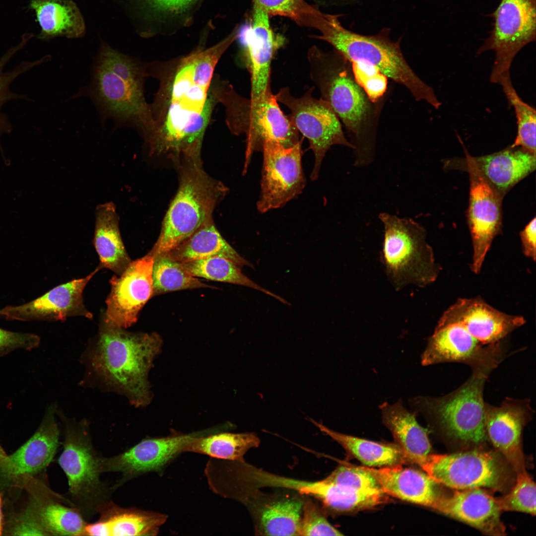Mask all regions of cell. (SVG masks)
<instances>
[{
  "instance_id": "8d00e7d4",
  "label": "cell",
  "mask_w": 536,
  "mask_h": 536,
  "mask_svg": "<svg viewBox=\"0 0 536 536\" xmlns=\"http://www.w3.org/2000/svg\"><path fill=\"white\" fill-rule=\"evenodd\" d=\"M152 269L153 296L167 292L213 286L201 282L183 267L182 263L166 254L154 256Z\"/></svg>"
},
{
  "instance_id": "603a6c76",
  "label": "cell",
  "mask_w": 536,
  "mask_h": 536,
  "mask_svg": "<svg viewBox=\"0 0 536 536\" xmlns=\"http://www.w3.org/2000/svg\"><path fill=\"white\" fill-rule=\"evenodd\" d=\"M252 2L251 23L242 33V38L251 75L250 97L258 98L271 88V61L284 39L273 31L269 15L256 2Z\"/></svg>"
},
{
  "instance_id": "60d3db41",
  "label": "cell",
  "mask_w": 536,
  "mask_h": 536,
  "mask_svg": "<svg viewBox=\"0 0 536 536\" xmlns=\"http://www.w3.org/2000/svg\"><path fill=\"white\" fill-rule=\"evenodd\" d=\"M515 484L504 496L496 498L501 511L536 515V484L526 471L517 474Z\"/></svg>"
},
{
  "instance_id": "e575fe53",
  "label": "cell",
  "mask_w": 536,
  "mask_h": 536,
  "mask_svg": "<svg viewBox=\"0 0 536 536\" xmlns=\"http://www.w3.org/2000/svg\"><path fill=\"white\" fill-rule=\"evenodd\" d=\"M183 268L195 277L237 284L264 293L284 304H290L281 297L257 284L242 273L239 266L222 257H211L182 263Z\"/></svg>"
},
{
  "instance_id": "8fae6325",
  "label": "cell",
  "mask_w": 536,
  "mask_h": 536,
  "mask_svg": "<svg viewBox=\"0 0 536 536\" xmlns=\"http://www.w3.org/2000/svg\"><path fill=\"white\" fill-rule=\"evenodd\" d=\"M313 87L299 97L293 96L288 87L281 88L275 95L277 101L290 111V120L308 140L315 162L311 179H318L324 158L333 145H343L352 148V143L345 137L341 122L330 105L322 98L313 96Z\"/></svg>"
},
{
  "instance_id": "44dd1931",
  "label": "cell",
  "mask_w": 536,
  "mask_h": 536,
  "mask_svg": "<svg viewBox=\"0 0 536 536\" xmlns=\"http://www.w3.org/2000/svg\"><path fill=\"white\" fill-rule=\"evenodd\" d=\"M98 267L85 277L73 279L55 287L42 296L19 306H8L0 309V317L8 320L65 321L72 316L93 318L83 303V290L92 277L99 270Z\"/></svg>"
},
{
  "instance_id": "5b68a950",
  "label": "cell",
  "mask_w": 536,
  "mask_h": 536,
  "mask_svg": "<svg viewBox=\"0 0 536 536\" xmlns=\"http://www.w3.org/2000/svg\"><path fill=\"white\" fill-rule=\"evenodd\" d=\"M490 372L473 369L469 379L454 392L438 398L418 396L409 400V405L448 438L463 445H482L488 440L483 392Z\"/></svg>"
},
{
  "instance_id": "7bdbcfd3",
  "label": "cell",
  "mask_w": 536,
  "mask_h": 536,
  "mask_svg": "<svg viewBox=\"0 0 536 536\" xmlns=\"http://www.w3.org/2000/svg\"><path fill=\"white\" fill-rule=\"evenodd\" d=\"M325 479L360 491L382 490L374 477L362 466L340 465Z\"/></svg>"
},
{
  "instance_id": "ba28073f",
  "label": "cell",
  "mask_w": 536,
  "mask_h": 536,
  "mask_svg": "<svg viewBox=\"0 0 536 536\" xmlns=\"http://www.w3.org/2000/svg\"><path fill=\"white\" fill-rule=\"evenodd\" d=\"M60 417L64 440L58 462L68 481L66 497L87 520L111 500L114 490L100 478L101 456L94 447L87 421L72 420L63 414Z\"/></svg>"
},
{
  "instance_id": "7a4b0ae2",
  "label": "cell",
  "mask_w": 536,
  "mask_h": 536,
  "mask_svg": "<svg viewBox=\"0 0 536 536\" xmlns=\"http://www.w3.org/2000/svg\"><path fill=\"white\" fill-rule=\"evenodd\" d=\"M162 344L157 333L130 332L102 320L87 353V363L103 384L125 395L135 407H144L153 398L148 374Z\"/></svg>"
},
{
  "instance_id": "484cf974",
  "label": "cell",
  "mask_w": 536,
  "mask_h": 536,
  "mask_svg": "<svg viewBox=\"0 0 536 536\" xmlns=\"http://www.w3.org/2000/svg\"><path fill=\"white\" fill-rule=\"evenodd\" d=\"M435 510L463 522L484 534H505L500 520L501 510L496 499L481 488L457 490L452 495L443 496Z\"/></svg>"
},
{
  "instance_id": "4dcf8cb0",
  "label": "cell",
  "mask_w": 536,
  "mask_h": 536,
  "mask_svg": "<svg viewBox=\"0 0 536 536\" xmlns=\"http://www.w3.org/2000/svg\"><path fill=\"white\" fill-rule=\"evenodd\" d=\"M29 8L35 13L41 39L57 36L76 38L84 35L83 18L76 4L70 0H30Z\"/></svg>"
},
{
  "instance_id": "f907efd6",
  "label": "cell",
  "mask_w": 536,
  "mask_h": 536,
  "mask_svg": "<svg viewBox=\"0 0 536 536\" xmlns=\"http://www.w3.org/2000/svg\"><path fill=\"white\" fill-rule=\"evenodd\" d=\"M4 518L2 512V503L1 497L0 494V535L3 533Z\"/></svg>"
},
{
  "instance_id": "ab89813d",
  "label": "cell",
  "mask_w": 536,
  "mask_h": 536,
  "mask_svg": "<svg viewBox=\"0 0 536 536\" xmlns=\"http://www.w3.org/2000/svg\"><path fill=\"white\" fill-rule=\"evenodd\" d=\"M28 38L23 37L20 43L10 49L0 59V137L3 134H7L12 130L11 125L7 117L1 112L2 106L7 102L17 99H27L23 95H19L11 91L10 85L19 75L34 67L48 61L45 56L34 61H23L10 70L4 71V68L10 59L26 45Z\"/></svg>"
},
{
  "instance_id": "4316f807",
  "label": "cell",
  "mask_w": 536,
  "mask_h": 536,
  "mask_svg": "<svg viewBox=\"0 0 536 536\" xmlns=\"http://www.w3.org/2000/svg\"><path fill=\"white\" fill-rule=\"evenodd\" d=\"M402 465L363 468L376 479L387 495L435 509L443 496L438 483L426 473Z\"/></svg>"
},
{
  "instance_id": "7402d4cb",
  "label": "cell",
  "mask_w": 536,
  "mask_h": 536,
  "mask_svg": "<svg viewBox=\"0 0 536 536\" xmlns=\"http://www.w3.org/2000/svg\"><path fill=\"white\" fill-rule=\"evenodd\" d=\"M56 408L51 405L34 434L12 454L7 455L0 474L20 487L43 472L53 460L59 444Z\"/></svg>"
},
{
  "instance_id": "d590c367",
  "label": "cell",
  "mask_w": 536,
  "mask_h": 536,
  "mask_svg": "<svg viewBox=\"0 0 536 536\" xmlns=\"http://www.w3.org/2000/svg\"><path fill=\"white\" fill-rule=\"evenodd\" d=\"M303 501L283 498L265 505L260 513L259 528L267 536H300Z\"/></svg>"
},
{
  "instance_id": "c3c4849f",
  "label": "cell",
  "mask_w": 536,
  "mask_h": 536,
  "mask_svg": "<svg viewBox=\"0 0 536 536\" xmlns=\"http://www.w3.org/2000/svg\"><path fill=\"white\" fill-rule=\"evenodd\" d=\"M151 7L170 14H179L188 9L196 0H144Z\"/></svg>"
},
{
  "instance_id": "ac0fdd59",
  "label": "cell",
  "mask_w": 536,
  "mask_h": 536,
  "mask_svg": "<svg viewBox=\"0 0 536 536\" xmlns=\"http://www.w3.org/2000/svg\"><path fill=\"white\" fill-rule=\"evenodd\" d=\"M154 258L148 253L132 261L121 275L110 279L111 291L102 317L105 323L127 329L137 321L140 311L153 296Z\"/></svg>"
},
{
  "instance_id": "f546056e",
  "label": "cell",
  "mask_w": 536,
  "mask_h": 536,
  "mask_svg": "<svg viewBox=\"0 0 536 536\" xmlns=\"http://www.w3.org/2000/svg\"><path fill=\"white\" fill-rule=\"evenodd\" d=\"M93 243L101 269L106 268L120 275L132 261L124 244L119 217L112 202L100 204L96 208Z\"/></svg>"
},
{
  "instance_id": "f1b7e54d",
  "label": "cell",
  "mask_w": 536,
  "mask_h": 536,
  "mask_svg": "<svg viewBox=\"0 0 536 536\" xmlns=\"http://www.w3.org/2000/svg\"><path fill=\"white\" fill-rule=\"evenodd\" d=\"M382 420L389 429L408 462L418 465L430 453L431 444L427 430L417 422L416 413L406 409L401 399L393 404L379 405Z\"/></svg>"
},
{
  "instance_id": "d6986e66",
  "label": "cell",
  "mask_w": 536,
  "mask_h": 536,
  "mask_svg": "<svg viewBox=\"0 0 536 536\" xmlns=\"http://www.w3.org/2000/svg\"><path fill=\"white\" fill-rule=\"evenodd\" d=\"M526 322L524 317L504 313L476 297L458 299L444 311L437 326L458 324L486 345L501 341Z\"/></svg>"
},
{
  "instance_id": "7dc6e473",
  "label": "cell",
  "mask_w": 536,
  "mask_h": 536,
  "mask_svg": "<svg viewBox=\"0 0 536 536\" xmlns=\"http://www.w3.org/2000/svg\"><path fill=\"white\" fill-rule=\"evenodd\" d=\"M524 255L534 262L536 259V218L534 217L520 233Z\"/></svg>"
},
{
  "instance_id": "836d02e7",
  "label": "cell",
  "mask_w": 536,
  "mask_h": 536,
  "mask_svg": "<svg viewBox=\"0 0 536 536\" xmlns=\"http://www.w3.org/2000/svg\"><path fill=\"white\" fill-rule=\"evenodd\" d=\"M260 440L254 433L216 432L194 438L184 447V452L206 455L214 458L244 462V456Z\"/></svg>"
},
{
  "instance_id": "3957f363",
  "label": "cell",
  "mask_w": 536,
  "mask_h": 536,
  "mask_svg": "<svg viewBox=\"0 0 536 536\" xmlns=\"http://www.w3.org/2000/svg\"><path fill=\"white\" fill-rule=\"evenodd\" d=\"M307 58L310 78L321 98L330 105L352 138L354 165H368L374 157L376 103L355 80L349 62L335 50L324 52L314 46L309 49Z\"/></svg>"
},
{
  "instance_id": "d4e9b609",
  "label": "cell",
  "mask_w": 536,
  "mask_h": 536,
  "mask_svg": "<svg viewBox=\"0 0 536 536\" xmlns=\"http://www.w3.org/2000/svg\"><path fill=\"white\" fill-rule=\"evenodd\" d=\"M24 487L30 493L27 507L46 536H84L88 523L66 496L36 477Z\"/></svg>"
},
{
  "instance_id": "f35d334b",
  "label": "cell",
  "mask_w": 536,
  "mask_h": 536,
  "mask_svg": "<svg viewBox=\"0 0 536 536\" xmlns=\"http://www.w3.org/2000/svg\"><path fill=\"white\" fill-rule=\"evenodd\" d=\"M256 2L269 16H279L290 19L302 27L314 28L319 31L323 27L326 14L305 0H252Z\"/></svg>"
},
{
  "instance_id": "d6a6232c",
  "label": "cell",
  "mask_w": 536,
  "mask_h": 536,
  "mask_svg": "<svg viewBox=\"0 0 536 536\" xmlns=\"http://www.w3.org/2000/svg\"><path fill=\"white\" fill-rule=\"evenodd\" d=\"M309 420L367 467H388L407 462L400 447L356 437L335 431L315 420Z\"/></svg>"
},
{
  "instance_id": "6da1fadb",
  "label": "cell",
  "mask_w": 536,
  "mask_h": 536,
  "mask_svg": "<svg viewBox=\"0 0 536 536\" xmlns=\"http://www.w3.org/2000/svg\"><path fill=\"white\" fill-rule=\"evenodd\" d=\"M216 64L212 57L198 52L182 60L171 85L165 123L153 137L157 154L173 160L200 156L212 111V99L207 97V92Z\"/></svg>"
},
{
  "instance_id": "e0dca14e",
  "label": "cell",
  "mask_w": 536,
  "mask_h": 536,
  "mask_svg": "<svg viewBox=\"0 0 536 536\" xmlns=\"http://www.w3.org/2000/svg\"><path fill=\"white\" fill-rule=\"evenodd\" d=\"M456 168L463 169L469 175L467 219L473 250L470 269L478 274L493 240L501 231L503 198L474 168L460 165Z\"/></svg>"
},
{
  "instance_id": "4fadbf2b",
  "label": "cell",
  "mask_w": 536,
  "mask_h": 536,
  "mask_svg": "<svg viewBox=\"0 0 536 536\" xmlns=\"http://www.w3.org/2000/svg\"><path fill=\"white\" fill-rule=\"evenodd\" d=\"M262 151L261 193L257 207L260 212L265 213L282 207L297 197L306 180L302 166L301 140L288 147L266 141Z\"/></svg>"
},
{
  "instance_id": "f6af8a7d",
  "label": "cell",
  "mask_w": 536,
  "mask_h": 536,
  "mask_svg": "<svg viewBox=\"0 0 536 536\" xmlns=\"http://www.w3.org/2000/svg\"><path fill=\"white\" fill-rule=\"evenodd\" d=\"M40 337L34 334L14 332L0 328V357L19 349L30 350L37 347Z\"/></svg>"
},
{
  "instance_id": "9c48e42d",
  "label": "cell",
  "mask_w": 536,
  "mask_h": 536,
  "mask_svg": "<svg viewBox=\"0 0 536 536\" xmlns=\"http://www.w3.org/2000/svg\"><path fill=\"white\" fill-rule=\"evenodd\" d=\"M419 466L438 484L456 490L483 487L505 491L514 482L511 467L492 451L429 454Z\"/></svg>"
},
{
  "instance_id": "bcb514c9",
  "label": "cell",
  "mask_w": 536,
  "mask_h": 536,
  "mask_svg": "<svg viewBox=\"0 0 536 536\" xmlns=\"http://www.w3.org/2000/svg\"><path fill=\"white\" fill-rule=\"evenodd\" d=\"M7 527L3 532H5L7 535L46 536L27 507L11 517Z\"/></svg>"
},
{
  "instance_id": "8992f818",
  "label": "cell",
  "mask_w": 536,
  "mask_h": 536,
  "mask_svg": "<svg viewBox=\"0 0 536 536\" xmlns=\"http://www.w3.org/2000/svg\"><path fill=\"white\" fill-rule=\"evenodd\" d=\"M179 166L177 193L164 217L158 240L149 252L154 256L172 250L211 220L216 204L227 191L222 183L203 171L201 163Z\"/></svg>"
},
{
  "instance_id": "2e32d148",
  "label": "cell",
  "mask_w": 536,
  "mask_h": 536,
  "mask_svg": "<svg viewBox=\"0 0 536 536\" xmlns=\"http://www.w3.org/2000/svg\"><path fill=\"white\" fill-rule=\"evenodd\" d=\"M501 341L482 344L464 327L451 324L436 326L421 356L423 366L445 362H459L472 370L492 371L504 357Z\"/></svg>"
},
{
  "instance_id": "ffe728a7",
  "label": "cell",
  "mask_w": 536,
  "mask_h": 536,
  "mask_svg": "<svg viewBox=\"0 0 536 536\" xmlns=\"http://www.w3.org/2000/svg\"><path fill=\"white\" fill-rule=\"evenodd\" d=\"M534 412L528 399L506 398L500 406L485 403V423L488 439L516 474L525 471L521 447L522 431Z\"/></svg>"
},
{
  "instance_id": "b9f144b4",
  "label": "cell",
  "mask_w": 536,
  "mask_h": 536,
  "mask_svg": "<svg viewBox=\"0 0 536 536\" xmlns=\"http://www.w3.org/2000/svg\"><path fill=\"white\" fill-rule=\"evenodd\" d=\"M354 78L370 100L377 103L384 95L388 78L374 66L361 61L349 62Z\"/></svg>"
},
{
  "instance_id": "74e56055",
  "label": "cell",
  "mask_w": 536,
  "mask_h": 536,
  "mask_svg": "<svg viewBox=\"0 0 536 536\" xmlns=\"http://www.w3.org/2000/svg\"><path fill=\"white\" fill-rule=\"evenodd\" d=\"M502 86L517 119V133L513 147H520L536 154V114L534 108L519 96L512 84L510 71L501 74L497 81Z\"/></svg>"
},
{
  "instance_id": "1f68e13d",
  "label": "cell",
  "mask_w": 536,
  "mask_h": 536,
  "mask_svg": "<svg viewBox=\"0 0 536 536\" xmlns=\"http://www.w3.org/2000/svg\"><path fill=\"white\" fill-rule=\"evenodd\" d=\"M164 254L181 263L211 257H222L232 261L239 267L247 266L254 268V266L242 257L222 237L212 219L203 224L176 247Z\"/></svg>"
},
{
  "instance_id": "30bf717a",
  "label": "cell",
  "mask_w": 536,
  "mask_h": 536,
  "mask_svg": "<svg viewBox=\"0 0 536 536\" xmlns=\"http://www.w3.org/2000/svg\"><path fill=\"white\" fill-rule=\"evenodd\" d=\"M233 111L236 131L246 135L244 173L253 152L262 151L265 142L288 147L300 141L299 132L280 109L271 88L258 98L237 97L233 101Z\"/></svg>"
},
{
  "instance_id": "9a60e30c",
  "label": "cell",
  "mask_w": 536,
  "mask_h": 536,
  "mask_svg": "<svg viewBox=\"0 0 536 536\" xmlns=\"http://www.w3.org/2000/svg\"><path fill=\"white\" fill-rule=\"evenodd\" d=\"M218 431L217 426L186 434L143 439L127 451L113 456L101 457L100 470L103 472H119L121 478L113 486L118 488L142 474L159 471L175 458L184 453L185 446L194 438Z\"/></svg>"
},
{
  "instance_id": "52a82bcc",
  "label": "cell",
  "mask_w": 536,
  "mask_h": 536,
  "mask_svg": "<svg viewBox=\"0 0 536 536\" xmlns=\"http://www.w3.org/2000/svg\"><path fill=\"white\" fill-rule=\"evenodd\" d=\"M379 218L384 228L383 263L395 288L410 284L423 287L435 281L441 268L424 227L411 218L385 212Z\"/></svg>"
},
{
  "instance_id": "ee69618b",
  "label": "cell",
  "mask_w": 536,
  "mask_h": 536,
  "mask_svg": "<svg viewBox=\"0 0 536 536\" xmlns=\"http://www.w3.org/2000/svg\"><path fill=\"white\" fill-rule=\"evenodd\" d=\"M310 500L303 502L300 536H341Z\"/></svg>"
},
{
  "instance_id": "681fc988",
  "label": "cell",
  "mask_w": 536,
  "mask_h": 536,
  "mask_svg": "<svg viewBox=\"0 0 536 536\" xmlns=\"http://www.w3.org/2000/svg\"><path fill=\"white\" fill-rule=\"evenodd\" d=\"M7 455L0 444V469L5 466Z\"/></svg>"
},
{
  "instance_id": "83f0119b",
  "label": "cell",
  "mask_w": 536,
  "mask_h": 536,
  "mask_svg": "<svg viewBox=\"0 0 536 536\" xmlns=\"http://www.w3.org/2000/svg\"><path fill=\"white\" fill-rule=\"evenodd\" d=\"M99 518L87 523L84 536H155L167 520L165 514L136 508H125L110 500L98 510Z\"/></svg>"
},
{
  "instance_id": "7c38bea8",
  "label": "cell",
  "mask_w": 536,
  "mask_h": 536,
  "mask_svg": "<svg viewBox=\"0 0 536 536\" xmlns=\"http://www.w3.org/2000/svg\"><path fill=\"white\" fill-rule=\"evenodd\" d=\"M536 0H501L492 13L493 28L477 52V54L489 50L495 52L491 82L497 83L499 76L510 71L519 52L536 40Z\"/></svg>"
},
{
  "instance_id": "cb8c5ba5",
  "label": "cell",
  "mask_w": 536,
  "mask_h": 536,
  "mask_svg": "<svg viewBox=\"0 0 536 536\" xmlns=\"http://www.w3.org/2000/svg\"><path fill=\"white\" fill-rule=\"evenodd\" d=\"M451 160L446 166L454 168L468 165L475 169L488 184L503 198L519 182L535 169L536 154L520 147L509 146L494 153Z\"/></svg>"
},
{
  "instance_id": "277c9868",
  "label": "cell",
  "mask_w": 536,
  "mask_h": 536,
  "mask_svg": "<svg viewBox=\"0 0 536 536\" xmlns=\"http://www.w3.org/2000/svg\"><path fill=\"white\" fill-rule=\"evenodd\" d=\"M326 22L317 38L331 44L348 62L370 64L387 78L406 87L417 101H425L436 109L441 103L433 89L412 69L402 52L400 40L392 41L389 29L378 34H359L344 28L337 15L327 14Z\"/></svg>"
},
{
  "instance_id": "5bb4252c",
  "label": "cell",
  "mask_w": 536,
  "mask_h": 536,
  "mask_svg": "<svg viewBox=\"0 0 536 536\" xmlns=\"http://www.w3.org/2000/svg\"><path fill=\"white\" fill-rule=\"evenodd\" d=\"M142 77L118 73L95 62L89 95L103 115L116 123L135 121L149 130L151 123L143 98Z\"/></svg>"
}]
</instances>
